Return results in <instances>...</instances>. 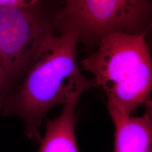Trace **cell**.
I'll use <instances>...</instances> for the list:
<instances>
[{
    "mask_svg": "<svg viewBox=\"0 0 152 152\" xmlns=\"http://www.w3.org/2000/svg\"><path fill=\"white\" fill-rule=\"evenodd\" d=\"M150 12L149 2L142 0H66L58 19L80 42L96 43L113 32H147Z\"/></svg>",
    "mask_w": 152,
    "mask_h": 152,
    "instance_id": "cell-3",
    "label": "cell"
},
{
    "mask_svg": "<svg viewBox=\"0 0 152 152\" xmlns=\"http://www.w3.org/2000/svg\"><path fill=\"white\" fill-rule=\"evenodd\" d=\"M80 42L72 30L49 33L32 57L20 85L3 99L0 113L20 118L26 136L33 141L40 140L42 123L52 108L80 98L94 86L80 66Z\"/></svg>",
    "mask_w": 152,
    "mask_h": 152,
    "instance_id": "cell-1",
    "label": "cell"
},
{
    "mask_svg": "<svg viewBox=\"0 0 152 152\" xmlns=\"http://www.w3.org/2000/svg\"><path fill=\"white\" fill-rule=\"evenodd\" d=\"M79 99H73L63 105L58 117L47 119L37 152H80L75 136V109Z\"/></svg>",
    "mask_w": 152,
    "mask_h": 152,
    "instance_id": "cell-6",
    "label": "cell"
},
{
    "mask_svg": "<svg viewBox=\"0 0 152 152\" xmlns=\"http://www.w3.org/2000/svg\"><path fill=\"white\" fill-rule=\"evenodd\" d=\"M147 32H113L80 61L105 94L111 117L128 115L151 100L152 59Z\"/></svg>",
    "mask_w": 152,
    "mask_h": 152,
    "instance_id": "cell-2",
    "label": "cell"
},
{
    "mask_svg": "<svg viewBox=\"0 0 152 152\" xmlns=\"http://www.w3.org/2000/svg\"><path fill=\"white\" fill-rule=\"evenodd\" d=\"M141 115L111 117L114 125L113 152H152V102Z\"/></svg>",
    "mask_w": 152,
    "mask_h": 152,
    "instance_id": "cell-5",
    "label": "cell"
},
{
    "mask_svg": "<svg viewBox=\"0 0 152 152\" xmlns=\"http://www.w3.org/2000/svg\"><path fill=\"white\" fill-rule=\"evenodd\" d=\"M40 0H0V7L28 8L38 4Z\"/></svg>",
    "mask_w": 152,
    "mask_h": 152,
    "instance_id": "cell-7",
    "label": "cell"
},
{
    "mask_svg": "<svg viewBox=\"0 0 152 152\" xmlns=\"http://www.w3.org/2000/svg\"><path fill=\"white\" fill-rule=\"evenodd\" d=\"M53 30L37 5L0 7V66L6 78L4 96L20 80L41 42Z\"/></svg>",
    "mask_w": 152,
    "mask_h": 152,
    "instance_id": "cell-4",
    "label": "cell"
},
{
    "mask_svg": "<svg viewBox=\"0 0 152 152\" xmlns=\"http://www.w3.org/2000/svg\"><path fill=\"white\" fill-rule=\"evenodd\" d=\"M142 1H146V2H149V1H150V0H142Z\"/></svg>",
    "mask_w": 152,
    "mask_h": 152,
    "instance_id": "cell-9",
    "label": "cell"
},
{
    "mask_svg": "<svg viewBox=\"0 0 152 152\" xmlns=\"http://www.w3.org/2000/svg\"><path fill=\"white\" fill-rule=\"evenodd\" d=\"M5 83L6 78L5 75L4 73V71L0 66V106H1V102H2L4 94V90H5Z\"/></svg>",
    "mask_w": 152,
    "mask_h": 152,
    "instance_id": "cell-8",
    "label": "cell"
}]
</instances>
